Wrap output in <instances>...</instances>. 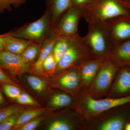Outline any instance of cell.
<instances>
[{"mask_svg":"<svg viewBox=\"0 0 130 130\" xmlns=\"http://www.w3.org/2000/svg\"><path fill=\"white\" fill-rule=\"evenodd\" d=\"M83 9V18L88 24L130 16V5L119 0H90Z\"/></svg>","mask_w":130,"mask_h":130,"instance_id":"1","label":"cell"},{"mask_svg":"<svg viewBox=\"0 0 130 130\" xmlns=\"http://www.w3.org/2000/svg\"><path fill=\"white\" fill-rule=\"evenodd\" d=\"M11 36L42 45L54 32L50 12L46 9L37 20L10 31Z\"/></svg>","mask_w":130,"mask_h":130,"instance_id":"2","label":"cell"},{"mask_svg":"<svg viewBox=\"0 0 130 130\" xmlns=\"http://www.w3.org/2000/svg\"><path fill=\"white\" fill-rule=\"evenodd\" d=\"M82 39L90 51L100 58H105L103 55L111 53L113 47L106 22L89 24L88 33Z\"/></svg>","mask_w":130,"mask_h":130,"instance_id":"3","label":"cell"},{"mask_svg":"<svg viewBox=\"0 0 130 130\" xmlns=\"http://www.w3.org/2000/svg\"><path fill=\"white\" fill-rule=\"evenodd\" d=\"M90 50L84 42L82 37L69 38L66 52L58 62L56 71H61L72 67L80 60L87 57Z\"/></svg>","mask_w":130,"mask_h":130,"instance_id":"4","label":"cell"},{"mask_svg":"<svg viewBox=\"0 0 130 130\" xmlns=\"http://www.w3.org/2000/svg\"><path fill=\"white\" fill-rule=\"evenodd\" d=\"M83 16V8L71 6L63 14L54 32L59 37L71 38L78 36V24Z\"/></svg>","mask_w":130,"mask_h":130,"instance_id":"5","label":"cell"},{"mask_svg":"<svg viewBox=\"0 0 130 130\" xmlns=\"http://www.w3.org/2000/svg\"><path fill=\"white\" fill-rule=\"evenodd\" d=\"M106 23L113 46L130 38V16L114 19Z\"/></svg>","mask_w":130,"mask_h":130,"instance_id":"6","label":"cell"},{"mask_svg":"<svg viewBox=\"0 0 130 130\" xmlns=\"http://www.w3.org/2000/svg\"><path fill=\"white\" fill-rule=\"evenodd\" d=\"M130 102V95L119 98L101 100H95L89 97L85 100V106L89 112L98 114Z\"/></svg>","mask_w":130,"mask_h":130,"instance_id":"7","label":"cell"},{"mask_svg":"<svg viewBox=\"0 0 130 130\" xmlns=\"http://www.w3.org/2000/svg\"><path fill=\"white\" fill-rule=\"evenodd\" d=\"M30 64L26 63L20 55L6 50L0 51V67L5 68L16 75H20L28 71Z\"/></svg>","mask_w":130,"mask_h":130,"instance_id":"8","label":"cell"},{"mask_svg":"<svg viewBox=\"0 0 130 130\" xmlns=\"http://www.w3.org/2000/svg\"><path fill=\"white\" fill-rule=\"evenodd\" d=\"M119 70V66L115 61H107L104 62L95 81L96 89L101 91L106 89Z\"/></svg>","mask_w":130,"mask_h":130,"instance_id":"9","label":"cell"},{"mask_svg":"<svg viewBox=\"0 0 130 130\" xmlns=\"http://www.w3.org/2000/svg\"><path fill=\"white\" fill-rule=\"evenodd\" d=\"M111 92L114 95L123 96L130 95V68L125 67L119 70Z\"/></svg>","mask_w":130,"mask_h":130,"instance_id":"10","label":"cell"},{"mask_svg":"<svg viewBox=\"0 0 130 130\" xmlns=\"http://www.w3.org/2000/svg\"><path fill=\"white\" fill-rule=\"evenodd\" d=\"M111 57L119 66H130V38L114 45Z\"/></svg>","mask_w":130,"mask_h":130,"instance_id":"11","label":"cell"},{"mask_svg":"<svg viewBox=\"0 0 130 130\" xmlns=\"http://www.w3.org/2000/svg\"><path fill=\"white\" fill-rule=\"evenodd\" d=\"M72 6V0H48L47 9L51 13L54 31L65 12Z\"/></svg>","mask_w":130,"mask_h":130,"instance_id":"12","label":"cell"},{"mask_svg":"<svg viewBox=\"0 0 130 130\" xmlns=\"http://www.w3.org/2000/svg\"><path fill=\"white\" fill-rule=\"evenodd\" d=\"M58 37L54 33L42 44L41 51L37 60L31 65L32 70L36 73L42 74L43 63L47 57L53 52L54 45Z\"/></svg>","mask_w":130,"mask_h":130,"instance_id":"13","label":"cell"},{"mask_svg":"<svg viewBox=\"0 0 130 130\" xmlns=\"http://www.w3.org/2000/svg\"><path fill=\"white\" fill-rule=\"evenodd\" d=\"M32 42L29 40L14 37L7 32L4 41L5 50L8 52L20 55L29 44Z\"/></svg>","mask_w":130,"mask_h":130,"instance_id":"14","label":"cell"},{"mask_svg":"<svg viewBox=\"0 0 130 130\" xmlns=\"http://www.w3.org/2000/svg\"><path fill=\"white\" fill-rule=\"evenodd\" d=\"M130 119V114L128 110L124 111L105 121L100 126L102 130H121L124 129Z\"/></svg>","mask_w":130,"mask_h":130,"instance_id":"15","label":"cell"},{"mask_svg":"<svg viewBox=\"0 0 130 130\" xmlns=\"http://www.w3.org/2000/svg\"><path fill=\"white\" fill-rule=\"evenodd\" d=\"M105 58H98L91 60L84 64L82 68V78L85 83L89 84L91 81L99 68L105 62Z\"/></svg>","mask_w":130,"mask_h":130,"instance_id":"16","label":"cell"},{"mask_svg":"<svg viewBox=\"0 0 130 130\" xmlns=\"http://www.w3.org/2000/svg\"><path fill=\"white\" fill-rule=\"evenodd\" d=\"M48 109L46 108H40L33 109H29L28 111L22 112L19 116L16 124L13 129L17 130L26 123L33 119L39 117L46 112Z\"/></svg>","mask_w":130,"mask_h":130,"instance_id":"17","label":"cell"},{"mask_svg":"<svg viewBox=\"0 0 130 130\" xmlns=\"http://www.w3.org/2000/svg\"><path fill=\"white\" fill-rule=\"evenodd\" d=\"M41 47V44L32 42L26 48L20 56L26 63L32 64L37 60Z\"/></svg>","mask_w":130,"mask_h":130,"instance_id":"18","label":"cell"},{"mask_svg":"<svg viewBox=\"0 0 130 130\" xmlns=\"http://www.w3.org/2000/svg\"><path fill=\"white\" fill-rule=\"evenodd\" d=\"M69 38L59 37L54 45L53 53L56 62L58 64L68 48Z\"/></svg>","mask_w":130,"mask_h":130,"instance_id":"19","label":"cell"},{"mask_svg":"<svg viewBox=\"0 0 130 130\" xmlns=\"http://www.w3.org/2000/svg\"><path fill=\"white\" fill-rule=\"evenodd\" d=\"M79 83V78L77 73L71 71L61 77L59 80V83L66 88L73 89L75 88Z\"/></svg>","mask_w":130,"mask_h":130,"instance_id":"20","label":"cell"},{"mask_svg":"<svg viewBox=\"0 0 130 130\" xmlns=\"http://www.w3.org/2000/svg\"><path fill=\"white\" fill-rule=\"evenodd\" d=\"M57 63L53 53L48 55L44 60L42 67V75L50 76L56 71Z\"/></svg>","mask_w":130,"mask_h":130,"instance_id":"21","label":"cell"},{"mask_svg":"<svg viewBox=\"0 0 130 130\" xmlns=\"http://www.w3.org/2000/svg\"><path fill=\"white\" fill-rule=\"evenodd\" d=\"M27 81L32 89L39 94L42 93L46 89V82L38 77L28 76Z\"/></svg>","mask_w":130,"mask_h":130,"instance_id":"22","label":"cell"},{"mask_svg":"<svg viewBox=\"0 0 130 130\" xmlns=\"http://www.w3.org/2000/svg\"><path fill=\"white\" fill-rule=\"evenodd\" d=\"M71 102L70 96L64 94L54 95L51 101V104L54 107H61L68 106Z\"/></svg>","mask_w":130,"mask_h":130,"instance_id":"23","label":"cell"},{"mask_svg":"<svg viewBox=\"0 0 130 130\" xmlns=\"http://www.w3.org/2000/svg\"><path fill=\"white\" fill-rule=\"evenodd\" d=\"M25 109L23 107L18 106H10L0 109V123L11 115L23 112Z\"/></svg>","mask_w":130,"mask_h":130,"instance_id":"24","label":"cell"},{"mask_svg":"<svg viewBox=\"0 0 130 130\" xmlns=\"http://www.w3.org/2000/svg\"><path fill=\"white\" fill-rule=\"evenodd\" d=\"M25 2L26 0H0V13L11 11L12 6L18 8Z\"/></svg>","mask_w":130,"mask_h":130,"instance_id":"25","label":"cell"},{"mask_svg":"<svg viewBox=\"0 0 130 130\" xmlns=\"http://www.w3.org/2000/svg\"><path fill=\"white\" fill-rule=\"evenodd\" d=\"M3 88L6 95L15 100L21 93V88L11 84H3Z\"/></svg>","mask_w":130,"mask_h":130,"instance_id":"26","label":"cell"},{"mask_svg":"<svg viewBox=\"0 0 130 130\" xmlns=\"http://www.w3.org/2000/svg\"><path fill=\"white\" fill-rule=\"evenodd\" d=\"M21 112H20L11 115L0 123V130H9L13 129Z\"/></svg>","mask_w":130,"mask_h":130,"instance_id":"27","label":"cell"},{"mask_svg":"<svg viewBox=\"0 0 130 130\" xmlns=\"http://www.w3.org/2000/svg\"><path fill=\"white\" fill-rule=\"evenodd\" d=\"M21 105L38 106L39 104L29 95L24 93H21L16 100Z\"/></svg>","mask_w":130,"mask_h":130,"instance_id":"28","label":"cell"},{"mask_svg":"<svg viewBox=\"0 0 130 130\" xmlns=\"http://www.w3.org/2000/svg\"><path fill=\"white\" fill-rule=\"evenodd\" d=\"M47 129L49 130H70L72 129V127L66 121L56 120L52 122Z\"/></svg>","mask_w":130,"mask_h":130,"instance_id":"29","label":"cell"},{"mask_svg":"<svg viewBox=\"0 0 130 130\" xmlns=\"http://www.w3.org/2000/svg\"><path fill=\"white\" fill-rule=\"evenodd\" d=\"M42 118H36L33 119L28 123H26L17 130H33L37 128L40 125L42 120Z\"/></svg>","mask_w":130,"mask_h":130,"instance_id":"30","label":"cell"},{"mask_svg":"<svg viewBox=\"0 0 130 130\" xmlns=\"http://www.w3.org/2000/svg\"><path fill=\"white\" fill-rule=\"evenodd\" d=\"M0 83L3 84H11L18 86L21 89L20 86L13 81L12 79L4 72L0 67Z\"/></svg>","mask_w":130,"mask_h":130,"instance_id":"31","label":"cell"},{"mask_svg":"<svg viewBox=\"0 0 130 130\" xmlns=\"http://www.w3.org/2000/svg\"><path fill=\"white\" fill-rule=\"evenodd\" d=\"M89 1L90 0H72V6L83 8Z\"/></svg>","mask_w":130,"mask_h":130,"instance_id":"32","label":"cell"},{"mask_svg":"<svg viewBox=\"0 0 130 130\" xmlns=\"http://www.w3.org/2000/svg\"><path fill=\"white\" fill-rule=\"evenodd\" d=\"M7 34V33H6L2 35H0V51L5 50L4 41Z\"/></svg>","mask_w":130,"mask_h":130,"instance_id":"33","label":"cell"},{"mask_svg":"<svg viewBox=\"0 0 130 130\" xmlns=\"http://www.w3.org/2000/svg\"><path fill=\"white\" fill-rule=\"evenodd\" d=\"M4 102V98L2 94L0 92V105L2 104Z\"/></svg>","mask_w":130,"mask_h":130,"instance_id":"34","label":"cell"},{"mask_svg":"<svg viewBox=\"0 0 130 130\" xmlns=\"http://www.w3.org/2000/svg\"><path fill=\"white\" fill-rule=\"evenodd\" d=\"M124 129L126 130H130V123H127Z\"/></svg>","mask_w":130,"mask_h":130,"instance_id":"35","label":"cell"}]
</instances>
